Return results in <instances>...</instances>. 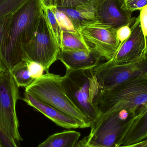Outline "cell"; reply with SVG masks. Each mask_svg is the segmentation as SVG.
Segmentation results:
<instances>
[{
	"label": "cell",
	"instance_id": "obj_6",
	"mask_svg": "<svg viewBox=\"0 0 147 147\" xmlns=\"http://www.w3.org/2000/svg\"><path fill=\"white\" fill-rule=\"evenodd\" d=\"M60 50L43 11L34 36L22 46V60L28 59L39 63L47 73L52 65L57 60Z\"/></svg>",
	"mask_w": 147,
	"mask_h": 147
},
{
	"label": "cell",
	"instance_id": "obj_29",
	"mask_svg": "<svg viewBox=\"0 0 147 147\" xmlns=\"http://www.w3.org/2000/svg\"><path fill=\"white\" fill-rule=\"evenodd\" d=\"M91 146L92 147H105ZM116 147H147V139L142 141L140 142H137V143H134V144L126 145V146H120Z\"/></svg>",
	"mask_w": 147,
	"mask_h": 147
},
{
	"label": "cell",
	"instance_id": "obj_30",
	"mask_svg": "<svg viewBox=\"0 0 147 147\" xmlns=\"http://www.w3.org/2000/svg\"><path fill=\"white\" fill-rule=\"evenodd\" d=\"M74 147H92L87 142L86 138L84 137L79 141L78 142Z\"/></svg>",
	"mask_w": 147,
	"mask_h": 147
},
{
	"label": "cell",
	"instance_id": "obj_15",
	"mask_svg": "<svg viewBox=\"0 0 147 147\" xmlns=\"http://www.w3.org/2000/svg\"><path fill=\"white\" fill-rule=\"evenodd\" d=\"M80 135L77 131L65 130L50 136L38 147H74Z\"/></svg>",
	"mask_w": 147,
	"mask_h": 147
},
{
	"label": "cell",
	"instance_id": "obj_34",
	"mask_svg": "<svg viewBox=\"0 0 147 147\" xmlns=\"http://www.w3.org/2000/svg\"><path fill=\"white\" fill-rule=\"evenodd\" d=\"M3 1V0H0V3H1Z\"/></svg>",
	"mask_w": 147,
	"mask_h": 147
},
{
	"label": "cell",
	"instance_id": "obj_9",
	"mask_svg": "<svg viewBox=\"0 0 147 147\" xmlns=\"http://www.w3.org/2000/svg\"><path fill=\"white\" fill-rule=\"evenodd\" d=\"M101 90L147 74V56L142 61L123 65L106 66L102 64L93 69Z\"/></svg>",
	"mask_w": 147,
	"mask_h": 147
},
{
	"label": "cell",
	"instance_id": "obj_28",
	"mask_svg": "<svg viewBox=\"0 0 147 147\" xmlns=\"http://www.w3.org/2000/svg\"><path fill=\"white\" fill-rule=\"evenodd\" d=\"M43 7L53 8L57 7L60 0H40Z\"/></svg>",
	"mask_w": 147,
	"mask_h": 147
},
{
	"label": "cell",
	"instance_id": "obj_26",
	"mask_svg": "<svg viewBox=\"0 0 147 147\" xmlns=\"http://www.w3.org/2000/svg\"><path fill=\"white\" fill-rule=\"evenodd\" d=\"M12 15V14H11L0 17V52L3 38L6 28L11 19Z\"/></svg>",
	"mask_w": 147,
	"mask_h": 147
},
{
	"label": "cell",
	"instance_id": "obj_16",
	"mask_svg": "<svg viewBox=\"0 0 147 147\" xmlns=\"http://www.w3.org/2000/svg\"><path fill=\"white\" fill-rule=\"evenodd\" d=\"M59 48L61 51H85L90 52L89 47L78 33L62 31Z\"/></svg>",
	"mask_w": 147,
	"mask_h": 147
},
{
	"label": "cell",
	"instance_id": "obj_17",
	"mask_svg": "<svg viewBox=\"0 0 147 147\" xmlns=\"http://www.w3.org/2000/svg\"><path fill=\"white\" fill-rule=\"evenodd\" d=\"M9 71L19 87H26L34 80L29 73L26 62L25 60L15 65Z\"/></svg>",
	"mask_w": 147,
	"mask_h": 147
},
{
	"label": "cell",
	"instance_id": "obj_3",
	"mask_svg": "<svg viewBox=\"0 0 147 147\" xmlns=\"http://www.w3.org/2000/svg\"><path fill=\"white\" fill-rule=\"evenodd\" d=\"M62 82L69 97L89 119L92 125L99 114L96 101L100 87L93 69L66 70L64 76H62Z\"/></svg>",
	"mask_w": 147,
	"mask_h": 147
},
{
	"label": "cell",
	"instance_id": "obj_14",
	"mask_svg": "<svg viewBox=\"0 0 147 147\" xmlns=\"http://www.w3.org/2000/svg\"><path fill=\"white\" fill-rule=\"evenodd\" d=\"M147 139V109L141 108L123 140L122 146L134 144Z\"/></svg>",
	"mask_w": 147,
	"mask_h": 147
},
{
	"label": "cell",
	"instance_id": "obj_25",
	"mask_svg": "<svg viewBox=\"0 0 147 147\" xmlns=\"http://www.w3.org/2000/svg\"><path fill=\"white\" fill-rule=\"evenodd\" d=\"M140 11V22L142 30L146 39V51L147 53V5Z\"/></svg>",
	"mask_w": 147,
	"mask_h": 147
},
{
	"label": "cell",
	"instance_id": "obj_5",
	"mask_svg": "<svg viewBox=\"0 0 147 147\" xmlns=\"http://www.w3.org/2000/svg\"><path fill=\"white\" fill-rule=\"evenodd\" d=\"M135 116L123 110L112 111L99 115L90 127V134L86 137L87 142L94 146H122L123 140Z\"/></svg>",
	"mask_w": 147,
	"mask_h": 147
},
{
	"label": "cell",
	"instance_id": "obj_21",
	"mask_svg": "<svg viewBox=\"0 0 147 147\" xmlns=\"http://www.w3.org/2000/svg\"><path fill=\"white\" fill-rule=\"evenodd\" d=\"M52 8L62 31H68L71 32L78 33L71 20L64 12L59 9L57 7Z\"/></svg>",
	"mask_w": 147,
	"mask_h": 147
},
{
	"label": "cell",
	"instance_id": "obj_27",
	"mask_svg": "<svg viewBox=\"0 0 147 147\" xmlns=\"http://www.w3.org/2000/svg\"><path fill=\"white\" fill-rule=\"evenodd\" d=\"M0 142L4 147H17L16 142L9 138L0 129Z\"/></svg>",
	"mask_w": 147,
	"mask_h": 147
},
{
	"label": "cell",
	"instance_id": "obj_23",
	"mask_svg": "<svg viewBox=\"0 0 147 147\" xmlns=\"http://www.w3.org/2000/svg\"><path fill=\"white\" fill-rule=\"evenodd\" d=\"M135 19V18L134 17V19L133 21L131 22L130 23L117 28V35L120 43L119 47L124 43V41H126V40L131 34V27L133 22L134 21Z\"/></svg>",
	"mask_w": 147,
	"mask_h": 147
},
{
	"label": "cell",
	"instance_id": "obj_8",
	"mask_svg": "<svg viewBox=\"0 0 147 147\" xmlns=\"http://www.w3.org/2000/svg\"><path fill=\"white\" fill-rule=\"evenodd\" d=\"M117 30L109 25L89 21L81 25L79 33L91 52L108 61L114 57L120 46Z\"/></svg>",
	"mask_w": 147,
	"mask_h": 147
},
{
	"label": "cell",
	"instance_id": "obj_2",
	"mask_svg": "<svg viewBox=\"0 0 147 147\" xmlns=\"http://www.w3.org/2000/svg\"><path fill=\"white\" fill-rule=\"evenodd\" d=\"M96 104L99 115L121 110L136 115L141 108L147 104V75L126 81L109 90H100Z\"/></svg>",
	"mask_w": 147,
	"mask_h": 147
},
{
	"label": "cell",
	"instance_id": "obj_11",
	"mask_svg": "<svg viewBox=\"0 0 147 147\" xmlns=\"http://www.w3.org/2000/svg\"><path fill=\"white\" fill-rule=\"evenodd\" d=\"M94 21L117 28L133 21V12L128 10L125 0H93Z\"/></svg>",
	"mask_w": 147,
	"mask_h": 147
},
{
	"label": "cell",
	"instance_id": "obj_12",
	"mask_svg": "<svg viewBox=\"0 0 147 147\" xmlns=\"http://www.w3.org/2000/svg\"><path fill=\"white\" fill-rule=\"evenodd\" d=\"M22 99L28 105L42 113L59 127L68 129L85 128L84 126L78 120L35 98L27 92H25Z\"/></svg>",
	"mask_w": 147,
	"mask_h": 147
},
{
	"label": "cell",
	"instance_id": "obj_4",
	"mask_svg": "<svg viewBox=\"0 0 147 147\" xmlns=\"http://www.w3.org/2000/svg\"><path fill=\"white\" fill-rule=\"evenodd\" d=\"M25 92L76 119L85 128L90 127L89 119L75 106L66 93L60 75L49 72L44 74L25 87Z\"/></svg>",
	"mask_w": 147,
	"mask_h": 147
},
{
	"label": "cell",
	"instance_id": "obj_10",
	"mask_svg": "<svg viewBox=\"0 0 147 147\" xmlns=\"http://www.w3.org/2000/svg\"><path fill=\"white\" fill-rule=\"evenodd\" d=\"M129 37L118 48L114 57L103 65L106 66L123 65L142 61L146 58V39L142 30L140 17L135 18L131 27Z\"/></svg>",
	"mask_w": 147,
	"mask_h": 147
},
{
	"label": "cell",
	"instance_id": "obj_32",
	"mask_svg": "<svg viewBox=\"0 0 147 147\" xmlns=\"http://www.w3.org/2000/svg\"><path fill=\"white\" fill-rule=\"evenodd\" d=\"M142 108H144V109H147V105L146 106H143Z\"/></svg>",
	"mask_w": 147,
	"mask_h": 147
},
{
	"label": "cell",
	"instance_id": "obj_24",
	"mask_svg": "<svg viewBox=\"0 0 147 147\" xmlns=\"http://www.w3.org/2000/svg\"><path fill=\"white\" fill-rule=\"evenodd\" d=\"M125 2L127 9L132 12L141 10L147 5V0H125Z\"/></svg>",
	"mask_w": 147,
	"mask_h": 147
},
{
	"label": "cell",
	"instance_id": "obj_33",
	"mask_svg": "<svg viewBox=\"0 0 147 147\" xmlns=\"http://www.w3.org/2000/svg\"><path fill=\"white\" fill-rule=\"evenodd\" d=\"M0 147H3V146L2 144V143H1V142H0Z\"/></svg>",
	"mask_w": 147,
	"mask_h": 147
},
{
	"label": "cell",
	"instance_id": "obj_18",
	"mask_svg": "<svg viewBox=\"0 0 147 147\" xmlns=\"http://www.w3.org/2000/svg\"><path fill=\"white\" fill-rule=\"evenodd\" d=\"M57 8L69 16L79 34L80 28L83 23L89 21H94V16L92 12H82L69 8Z\"/></svg>",
	"mask_w": 147,
	"mask_h": 147
},
{
	"label": "cell",
	"instance_id": "obj_31",
	"mask_svg": "<svg viewBox=\"0 0 147 147\" xmlns=\"http://www.w3.org/2000/svg\"><path fill=\"white\" fill-rule=\"evenodd\" d=\"M6 68L4 67L2 61L1 59V57H0V73H1L2 71H3Z\"/></svg>",
	"mask_w": 147,
	"mask_h": 147
},
{
	"label": "cell",
	"instance_id": "obj_1",
	"mask_svg": "<svg viewBox=\"0 0 147 147\" xmlns=\"http://www.w3.org/2000/svg\"><path fill=\"white\" fill-rule=\"evenodd\" d=\"M43 12L40 0H27L11 16L3 38L0 57L6 69L22 61V46L32 38Z\"/></svg>",
	"mask_w": 147,
	"mask_h": 147
},
{
	"label": "cell",
	"instance_id": "obj_13",
	"mask_svg": "<svg viewBox=\"0 0 147 147\" xmlns=\"http://www.w3.org/2000/svg\"><path fill=\"white\" fill-rule=\"evenodd\" d=\"M100 59L91 52L81 50H60L57 57V60L64 65L66 70L71 71L92 69L99 64Z\"/></svg>",
	"mask_w": 147,
	"mask_h": 147
},
{
	"label": "cell",
	"instance_id": "obj_19",
	"mask_svg": "<svg viewBox=\"0 0 147 147\" xmlns=\"http://www.w3.org/2000/svg\"><path fill=\"white\" fill-rule=\"evenodd\" d=\"M43 11L53 35L58 46H60L62 30L57 21L52 8L43 7Z\"/></svg>",
	"mask_w": 147,
	"mask_h": 147
},
{
	"label": "cell",
	"instance_id": "obj_20",
	"mask_svg": "<svg viewBox=\"0 0 147 147\" xmlns=\"http://www.w3.org/2000/svg\"><path fill=\"white\" fill-rule=\"evenodd\" d=\"M93 0H60L57 7L75 9L82 12H92Z\"/></svg>",
	"mask_w": 147,
	"mask_h": 147
},
{
	"label": "cell",
	"instance_id": "obj_35",
	"mask_svg": "<svg viewBox=\"0 0 147 147\" xmlns=\"http://www.w3.org/2000/svg\"><path fill=\"white\" fill-rule=\"evenodd\" d=\"M146 75H147V74H146Z\"/></svg>",
	"mask_w": 147,
	"mask_h": 147
},
{
	"label": "cell",
	"instance_id": "obj_7",
	"mask_svg": "<svg viewBox=\"0 0 147 147\" xmlns=\"http://www.w3.org/2000/svg\"><path fill=\"white\" fill-rule=\"evenodd\" d=\"M20 98L19 87L5 69L0 73V129L16 142L22 140L16 111Z\"/></svg>",
	"mask_w": 147,
	"mask_h": 147
},
{
	"label": "cell",
	"instance_id": "obj_22",
	"mask_svg": "<svg viewBox=\"0 0 147 147\" xmlns=\"http://www.w3.org/2000/svg\"><path fill=\"white\" fill-rule=\"evenodd\" d=\"M26 62L28 69L31 77L34 79L39 78L43 75L45 71L44 67L42 65L35 61L28 59H24Z\"/></svg>",
	"mask_w": 147,
	"mask_h": 147
}]
</instances>
